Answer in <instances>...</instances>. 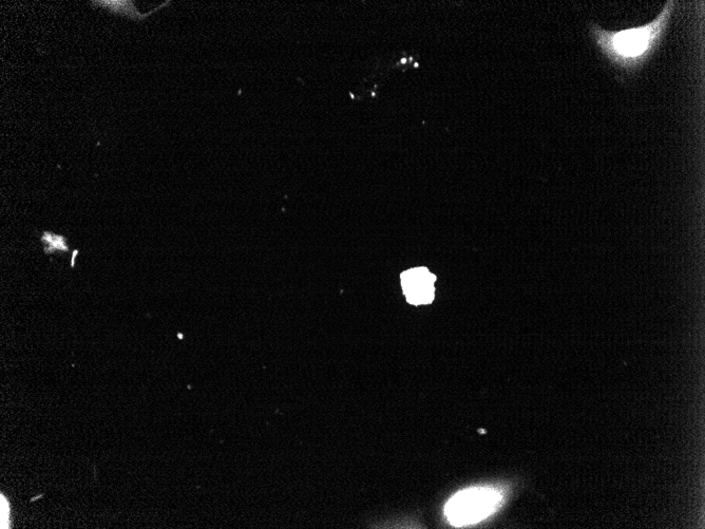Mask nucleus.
I'll list each match as a JSON object with an SVG mask.
<instances>
[{
    "label": "nucleus",
    "mask_w": 705,
    "mask_h": 529,
    "mask_svg": "<svg viewBox=\"0 0 705 529\" xmlns=\"http://www.w3.org/2000/svg\"><path fill=\"white\" fill-rule=\"evenodd\" d=\"M676 3L668 0L660 14L646 25L610 31L590 24V36L612 67L626 74L636 73L658 50L668 31Z\"/></svg>",
    "instance_id": "obj_1"
},
{
    "label": "nucleus",
    "mask_w": 705,
    "mask_h": 529,
    "mask_svg": "<svg viewBox=\"0 0 705 529\" xmlns=\"http://www.w3.org/2000/svg\"><path fill=\"white\" fill-rule=\"evenodd\" d=\"M503 494L495 488L473 487L454 494L445 507L452 526L465 527L485 520L499 510Z\"/></svg>",
    "instance_id": "obj_2"
},
{
    "label": "nucleus",
    "mask_w": 705,
    "mask_h": 529,
    "mask_svg": "<svg viewBox=\"0 0 705 529\" xmlns=\"http://www.w3.org/2000/svg\"><path fill=\"white\" fill-rule=\"evenodd\" d=\"M92 5L94 7L105 8L108 11L111 12L113 14H118L120 16H126V17L132 18V19L142 20L144 18L149 16L150 14L156 12H150L147 14H140V12L136 10L134 7L132 1H124V0H100V1H92Z\"/></svg>",
    "instance_id": "obj_3"
},
{
    "label": "nucleus",
    "mask_w": 705,
    "mask_h": 529,
    "mask_svg": "<svg viewBox=\"0 0 705 529\" xmlns=\"http://www.w3.org/2000/svg\"><path fill=\"white\" fill-rule=\"evenodd\" d=\"M43 240L45 242L49 243V246L47 247V251H56V249H63V251H68L67 246L65 245V239L63 237L56 236V235L50 234V233H45L44 235Z\"/></svg>",
    "instance_id": "obj_4"
},
{
    "label": "nucleus",
    "mask_w": 705,
    "mask_h": 529,
    "mask_svg": "<svg viewBox=\"0 0 705 529\" xmlns=\"http://www.w3.org/2000/svg\"><path fill=\"white\" fill-rule=\"evenodd\" d=\"M401 62H403V64H405V62H407V60H405V58H403V60H401Z\"/></svg>",
    "instance_id": "obj_5"
}]
</instances>
